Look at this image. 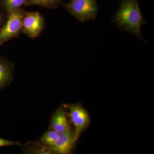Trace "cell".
Instances as JSON below:
<instances>
[{
    "label": "cell",
    "instance_id": "1",
    "mask_svg": "<svg viewBox=\"0 0 154 154\" xmlns=\"http://www.w3.org/2000/svg\"><path fill=\"white\" fill-rule=\"evenodd\" d=\"M113 21L122 30L144 41L140 30L146 21L141 12L138 0H122L113 15Z\"/></svg>",
    "mask_w": 154,
    "mask_h": 154
},
{
    "label": "cell",
    "instance_id": "2",
    "mask_svg": "<svg viewBox=\"0 0 154 154\" xmlns=\"http://www.w3.org/2000/svg\"><path fill=\"white\" fill-rule=\"evenodd\" d=\"M61 4L68 13L81 22L96 19L99 11L96 0H70Z\"/></svg>",
    "mask_w": 154,
    "mask_h": 154
},
{
    "label": "cell",
    "instance_id": "3",
    "mask_svg": "<svg viewBox=\"0 0 154 154\" xmlns=\"http://www.w3.org/2000/svg\"><path fill=\"white\" fill-rule=\"evenodd\" d=\"M22 8L8 15L7 20L0 30V45L16 38L22 31V21L25 12Z\"/></svg>",
    "mask_w": 154,
    "mask_h": 154
},
{
    "label": "cell",
    "instance_id": "4",
    "mask_svg": "<svg viewBox=\"0 0 154 154\" xmlns=\"http://www.w3.org/2000/svg\"><path fill=\"white\" fill-rule=\"evenodd\" d=\"M45 26L44 17L39 12L25 11L22 19V33L33 39L41 34Z\"/></svg>",
    "mask_w": 154,
    "mask_h": 154
},
{
    "label": "cell",
    "instance_id": "5",
    "mask_svg": "<svg viewBox=\"0 0 154 154\" xmlns=\"http://www.w3.org/2000/svg\"><path fill=\"white\" fill-rule=\"evenodd\" d=\"M69 108L71 121L75 126V131L74 134L77 140L80 134L85 129L89 124L90 117L87 111L80 105L76 104L69 105Z\"/></svg>",
    "mask_w": 154,
    "mask_h": 154
},
{
    "label": "cell",
    "instance_id": "6",
    "mask_svg": "<svg viewBox=\"0 0 154 154\" xmlns=\"http://www.w3.org/2000/svg\"><path fill=\"white\" fill-rule=\"evenodd\" d=\"M74 134L70 130L59 134L57 140L50 149L53 152L60 154H68L73 149L76 142Z\"/></svg>",
    "mask_w": 154,
    "mask_h": 154
},
{
    "label": "cell",
    "instance_id": "7",
    "mask_svg": "<svg viewBox=\"0 0 154 154\" xmlns=\"http://www.w3.org/2000/svg\"><path fill=\"white\" fill-rule=\"evenodd\" d=\"M51 126V129L60 134L70 130L66 114L62 109H59L53 115Z\"/></svg>",
    "mask_w": 154,
    "mask_h": 154
},
{
    "label": "cell",
    "instance_id": "8",
    "mask_svg": "<svg viewBox=\"0 0 154 154\" xmlns=\"http://www.w3.org/2000/svg\"><path fill=\"white\" fill-rule=\"evenodd\" d=\"M14 66L10 61L0 57V89L12 79Z\"/></svg>",
    "mask_w": 154,
    "mask_h": 154
},
{
    "label": "cell",
    "instance_id": "9",
    "mask_svg": "<svg viewBox=\"0 0 154 154\" xmlns=\"http://www.w3.org/2000/svg\"><path fill=\"white\" fill-rule=\"evenodd\" d=\"M27 0H0V5L7 15L25 6Z\"/></svg>",
    "mask_w": 154,
    "mask_h": 154
},
{
    "label": "cell",
    "instance_id": "10",
    "mask_svg": "<svg viewBox=\"0 0 154 154\" xmlns=\"http://www.w3.org/2000/svg\"><path fill=\"white\" fill-rule=\"evenodd\" d=\"M63 0H27L25 6H37L49 9L56 8Z\"/></svg>",
    "mask_w": 154,
    "mask_h": 154
},
{
    "label": "cell",
    "instance_id": "11",
    "mask_svg": "<svg viewBox=\"0 0 154 154\" xmlns=\"http://www.w3.org/2000/svg\"><path fill=\"white\" fill-rule=\"evenodd\" d=\"M59 134L52 129L45 133L41 138V141L50 149L55 144L59 137Z\"/></svg>",
    "mask_w": 154,
    "mask_h": 154
},
{
    "label": "cell",
    "instance_id": "12",
    "mask_svg": "<svg viewBox=\"0 0 154 154\" xmlns=\"http://www.w3.org/2000/svg\"><path fill=\"white\" fill-rule=\"evenodd\" d=\"M21 144L18 142L7 140L3 138H0V147L7 146H20Z\"/></svg>",
    "mask_w": 154,
    "mask_h": 154
},
{
    "label": "cell",
    "instance_id": "13",
    "mask_svg": "<svg viewBox=\"0 0 154 154\" xmlns=\"http://www.w3.org/2000/svg\"><path fill=\"white\" fill-rule=\"evenodd\" d=\"M7 17H5V15H4V14H3V13L0 11V27L2 25L5 18Z\"/></svg>",
    "mask_w": 154,
    "mask_h": 154
}]
</instances>
